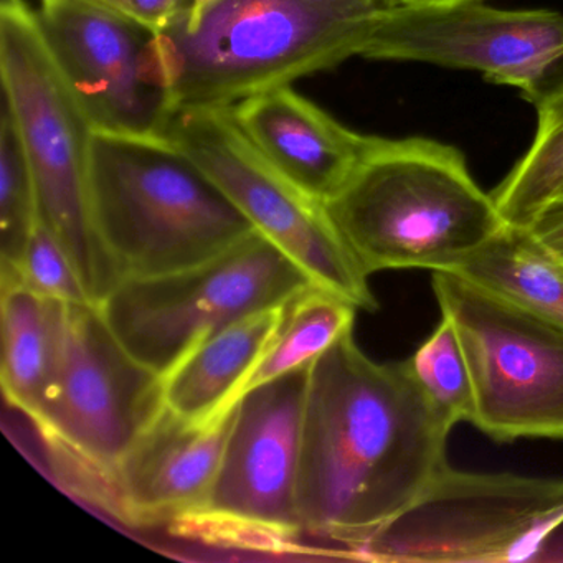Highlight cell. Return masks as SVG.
<instances>
[{"label": "cell", "mask_w": 563, "mask_h": 563, "mask_svg": "<svg viewBox=\"0 0 563 563\" xmlns=\"http://www.w3.org/2000/svg\"><path fill=\"white\" fill-rule=\"evenodd\" d=\"M41 2H42V0H41Z\"/></svg>", "instance_id": "f546056e"}, {"label": "cell", "mask_w": 563, "mask_h": 563, "mask_svg": "<svg viewBox=\"0 0 563 563\" xmlns=\"http://www.w3.org/2000/svg\"><path fill=\"white\" fill-rule=\"evenodd\" d=\"M88 192L95 229L121 279L202 265L256 233L167 136L93 130Z\"/></svg>", "instance_id": "277c9868"}, {"label": "cell", "mask_w": 563, "mask_h": 563, "mask_svg": "<svg viewBox=\"0 0 563 563\" xmlns=\"http://www.w3.org/2000/svg\"><path fill=\"white\" fill-rule=\"evenodd\" d=\"M562 196H563V194H562Z\"/></svg>", "instance_id": "f1b7e54d"}, {"label": "cell", "mask_w": 563, "mask_h": 563, "mask_svg": "<svg viewBox=\"0 0 563 563\" xmlns=\"http://www.w3.org/2000/svg\"><path fill=\"white\" fill-rule=\"evenodd\" d=\"M0 74L37 186L41 220L70 256L85 291L101 305L121 282L104 250L88 192L93 126L25 0L0 4Z\"/></svg>", "instance_id": "5b68a950"}, {"label": "cell", "mask_w": 563, "mask_h": 563, "mask_svg": "<svg viewBox=\"0 0 563 563\" xmlns=\"http://www.w3.org/2000/svg\"><path fill=\"white\" fill-rule=\"evenodd\" d=\"M357 309L347 299L319 286L296 296L243 395L283 375L311 367L342 335L354 331Z\"/></svg>", "instance_id": "d6986e66"}, {"label": "cell", "mask_w": 563, "mask_h": 563, "mask_svg": "<svg viewBox=\"0 0 563 563\" xmlns=\"http://www.w3.org/2000/svg\"><path fill=\"white\" fill-rule=\"evenodd\" d=\"M526 229L563 263V196L545 203Z\"/></svg>", "instance_id": "d4e9b609"}, {"label": "cell", "mask_w": 563, "mask_h": 563, "mask_svg": "<svg viewBox=\"0 0 563 563\" xmlns=\"http://www.w3.org/2000/svg\"><path fill=\"white\" fill-rule=\"evenodd\" d=\"M309 368L240 398L209 494L173 522L180 533L272 549L305 533L298 484Z\"/></svg>", "instance_id": "30bf717a"}, {"label": "cell", "mask_w": 563, "mask_h": 563, "mask_svg": "<svg viewBox=\"0 0 563 563\" xmlns=\"http://www.w3.org/2000/svg\"><path fill=\"white\" fill-rule=\"evenodd\" d=\"M2 388L31 420L44 407L57 371L62 301L19 283L2 285Z\"/></svg>", "instance_id": "e0dca14e"}, {"label": "cell", "mask_w": 563, "mask_h": 563, "mask_svg": "<svg viewBox=\"0 0 563 563\" xmlns=\"http://www.w3.org/2000/svg\"><path fill=\"white\" fill-rule=\"evenodd\" d=\"M230 111L256 151L321 203L344 187L375 141L342 126L291 85L253 95Z\"/></svg>", "instance_id": "9a60e30c"}, {"label": "cell", "mask_w": 563, "mask_h": 563, "mask_svg": "<svg viewBox=\"0 0 563 563\" xmlns=\"http://www.w3.org/2000/svg\"><path fill=\"white\" fill-rule=\"evenodd\" d=\"M451 430L407 361L375 362L354 331L342 335L309 368L298 484L302 530L354 553L448 464Z\"/></svg>", "instance_id": "6da1fadb"}, {"label": "cell", "mask_w": 563, "mask_h": 563, "mask_svg": "<svg viewBox=\"0 0 563 563\" xmlns=\"http://www.w3.org/2000/svg\"><path fill=\"white\" fill-rule=\"evenodd\" d=\"M183 4L186 5V0H183ZM184 9V8H183Z\"/></svg>", "instance_id": "83f0119b"}, {"label": "cell", "mask_w": 563, "mask_h": 563, "mask_svg": "<svg viewBox=\"0 0 563 563\" xmlns=\"http://www.w3.org/2000/svg\"><path fill=\"white\" fill-rule=\"evenodd\" d=\"M474 387L471 423L493 440H563V325L451 272L431 275Z\"/></svg>", "instance_id": "ba28073f"}, {"label": "cell", "mask_w": 563, "mask_h": 563, "mask_svg": "<svg viewBox=\"0 0 563 563\" xmlns=\"http://www.w3.org/2000/svg\"><path fill=\"white\" fill-rule=\"evenodd\" d=\"M166 408L163 378L123 347L93 302H64L54 385L34 418L81 496L117 516V471Z\"/></svg>", "instance_id": "8992f818"}, {"label": "cell", "mask_w": 563, "mask_h": 563, "mask_svg": "<svg viewBox=\"0 0 563 563\" xmlns=\"http://www.w3.org/2000/svg\"><path fill=\"white\" fill-rule=\"evenodd\" d=\"M562 526L563 479L466 473L448 463L354 555L375 562H522Z\"/></svg>", "instance_id": "9c48e42d"}, {"label": "cell", "mask_w": 563, "mask_h": 563, "mask_svg": "<svg viewBox=\"0 0 563 563\" xmlns=\"http://www.w3.org/2000/svg\"><path fill=\"white\" fill-rule=\"evenodd\" d=\"M289 302L252 312L190 352L163 378L166 407L190 423H209L235 407L278 334Z\"/></svg>", "instance_id": "2e32d148"}, {"label": "cell", "mask_w": 563, "mask_h": 563, "mask_svg": "<svg viewBox=\"0 0 563 563\" xmlns=\"http://www.w3.org/2000/svg\"><path fill=\"white\" fill-rule=\"evenodd\" d=\"M407 364L428 400L451 428L461 421H473V378L463 345L448 319L441 318L433 334L407 358Z\"/></svg>", "instance_id": "7402d4cb"}, {"label": "cell", "mask_w": 563, "mask_h": 563, "mask_svg": "<svg viewBox=\"0 0 563 563\" xmlns=\"http://www.w3.org/2000/svg\"><path fill=\"white\" fill-rule=\"evenodd\" d=\"M42 31L95 131L166 136L173 118L156 35L91 0H42Z\"/></svg>", "instance_id": "4fadbf2b"}, {"label": "cell", "mask_w": 563, "mask_h": 563, "mask_svg": "<svg viewBox=\"0 0 563 563\" xmlns=\"http://www.w3.org/2000/svg\"><path fill=\"white\" fill-rule=\"evenodd\" d=\"M166 136L186 151L242 210L260 235L278 246L319 288L365 311L378 302L324 203L279 174L246 140L230 107L189 108L173 114Z\"/></svg>", "instance_id": "8fae6325"}, {"label": "cell", "mask_w": 563, "mask_h": 563, "mask_svg": "<svg viewBox=\"0 0 563 563\" xmlns=\"http://www.w3.org/2000/svg\"><path fill=\"white\" fill-rule=\"evenodd\" d=\"M312 286L256 232L202 265L121 279L98 306L123 347L164 378L216 332L252 312L286 305Z\"/></svg>", "instance_id": "52a82bcc"}, {"label": "cell", "mask_w": 563, "mask_h": 563, "mask_svg": "<svg viewBox=\"0 0 563 563\" xmlns=\"http://www.w3.org/2000/svg\"><path fill=\"white\" fill-rule=\"evenodd\" d=\"M38 220L41 209L31 161L4 104L0 121V282L14 276Z\"/></svg>", "instance_id": "44dd1931"}, {"label": "cell", "mask_w": 563, "mask_h": 563, "mask_svg": "<svg viewBox=\"0 0 563 563\" xmlns=\"http://www.w3.org/2000/svg\"><path fill=\"white\" fill-rule=\"evenodd\" d=\"M536 107L537 131L529 150L490 194L507 225L526 227L563 194V81Z\"/></svg>", "instance_id": "ffe728a7"}, {"label": "cell", "mask_w": 563, "mask_h": 563, "mask_svg": "<svg viewBox=\"0 0 563 563\" xmlns=\"http://www.w3.org/2000/svg\"><path fill=\"white\" fill-rule=\"evenodd\" d=\"M216 0H186L183 11L189 15L199 14L203 9L209 8Z\"/></svg>", "instance_id": "484cf974"}, {"label": "cell", "mask_w": 563, "mask_h": 563, "mask_svg": "<svg viewBox=\"0 0 563 563\" xmlns=\"http://www.w3.org/2000/svg\"><path fill=\"white\" fill-rule=\"evenodd\" d=\"M362 57L477 71L536 104L547 74L563 58V15L506 11L479 0H398L378 19Z\"/></svg>", "instance_id": "7c38bea8"}, {"label": "cell", "mask_w": 563, "mask_h": 563, "mask_svg": "<svg viewBox=\"0 0 563 563\" xmlns=\"http://www.w3.org/2000/svg\"><path fill=\"white\" fill-rule=\"evenodd\" d=\"M398 0H216L157 32L173 114L245 98L362 57Z\"/></svg>", "instance_id": "7a4b0ae2"}, {"label": "cell", "mask_w": 563, "mask_h": 563, "mask_svg": "<svg viewBox=\"0 0 563 563\" xmlns=\"http://www.w3.org/2000/svg\"><path fill=\"white\" fill-rule=\"evenodd\" d=\"M235 407L209 423H190L164 408L117 471V517L170 522L196 510L219 470Z\"/></svg>", "instance_id": "5bb4252c"}, {"label": "cell", "mask_w": 563, "mask_h": 563, "mask_svg": "<svg viewBox=\"0 0 563 563\" xmlns=\"http://www.w3.org/2000/svg\"><path fill=\"white\" fill-rule=\"evenodd\" d=\"M407 2H453V0H407Z\"/></svg>", "instance_id": "4316f807"}, {"label": "cell", "mask_w": 563, "mask_h": 563, "mask_svg": "<svg viewBox=\"0 0 563 563\" xmlns=\"http://www.w3.org/2000/svg\"><path fill=\"white\" fill-rule=\"evenodd\" d=\"M324 209L367 276L454 272L507 225L463 153L424 137H375Z\"/></svg>", "instance_id": "3957f363"}, {"label": "cell", "mask_w": 563, "mask_h": 563, "mask_svg": "<svg viewBox=\"0 0 563 563\" xmlns=\"http://www.w3.org/2000/svg\"><path fill=\"white\" fill-rule=\"evenodd\" d=\"M12 283L54 301L91 302L70 256L42 220L29 239L14 276L0 282V286Z\"/></svg>", "instance_id": "603a6c76"}, {"label": "cell", "mask_w": 563, "mask_h": 563, "mask_svg": "<svg viewBox=\"0 0 563 563\" xmlns=\"http://www.w3.org/2000/svg\"><path fill=\"white\" fill-rule=\"evenodd\" d=\"M451 273L563 325V263L526 227H504Z\"/></svg>", "instance_id": "ac0fdd59"}, {"label": "cell", "mask_w": 563, "mask_h": 563, "mask_svg": "<svg viewBox=\"0 0 563 563\" xmlns=\"http://www.w3.org/2000/svg\"><path fill=\"white\" fill-rule=\"evenodd\" d=\"M161 32L183 11V0H91Z\"/></svg>", "instance_id": "cb8c5ba5"}]
</instances>
